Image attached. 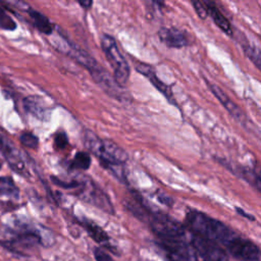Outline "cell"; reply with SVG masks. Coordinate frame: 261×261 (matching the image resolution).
<instances>
[{"instance_id":"obj_1","label":"cell","mask_w":261,"mask_h":261,"mask_svg":"<svg viewBox=\"0 0 261 261\" xmlns=\"http://www.w3.org/2000/svg\"><path fill=\"white\" fill-rule=\"evenodd\" d=\"M185 226L190 232L210 240L224 248L238 236L236 231L220 220L197 210H189L187 212Z\"/></svg>"},{"instance_id":"obj_2","label":"cell","mask_w":261,"mask_h":261,"mask_svg":"<svg viewBox=\"0 0 261 261\" xmlns=\"http://www.w3.org/2000/svg\"><path fill=\"white\" fill-rule=\"evenodd\" d=\"M83 143L100 160L104 168L111 165H123L128 159L127 153L116 143L109 139H101L90 129L84 132Z\"/></svg>"},{"instance_id":"obj_3","label":"cell","mask_w":261,"mask_h":261,"mask_svg":"<svg viewBox=\"0 0 261 261\" xmlns=\"http://www.w3.org/2000/svg\"><path fill=\"white\" fill-rule=\"evenodd\" d=\"M101 48L113 70V80L120 88L124 87L129 79V65L120 52L115 39L107 34L101 37Z\"/></svg>"},{"instance_id":"obj_4","label":"cell","mask_w":261,"mask_h":261,"mask_svg":"<svg viewBox=\"0 0 261 261\" xmlns=\"http://www.w3.org/2000/svg\"><path fill=\"white\" fill-rule=\"evenodd\" d=\"M80 185L74 194L83 201L98 207L109 214L114 213L113 206L108 196L88 176L79 177Z\"/></svg>"},{"instance_id":"obj_5","label":"cell","mask_w":261,"mask_h":261,"mask_svg":"<svg viewBox=\"0 0 261 261\" xmlns=\"http://www.w3.org/2000/svg\"><path fill=\"white\" fill-rule=\"evenodd\" d=\"M156 244L167 261H197V255L188 239H157Z\"/></svg>"},{"instance_id":"obj_6","label":"cell","mask_w":261,"mask_h":261,"mask_svg":"<svg viewBox=\"0 0 261 261\" xmlns=\"http://www.w3.org/2000/svg\"><path fill=\"white\" fill-rule=\"evenodd\" d=\"M207 85L210 89V91L214 94V96L217 98V100L223 105V107L229 112V114L244 127L247 128L249 130H252L253 133H256L257 135H259V129L258 127L248 118V116L246 115V113L243 112V110L237 105L234 104L230 98L225 94V92L218 87L217 85L213 84V83H209L207 82Z\"/></svg>"},{"instance_id":"obj_7","label":"cell","mask_w":261,"mask_h":261,"mask_svg":"<svg viewBox=\"0 0 261 261\" xmlns=\"http://www.w3.org/2000/svg\"><path fill=\"white\" fill-rule=\"evenodd\" d=\"M0 152L6 160L9 167L17 174L30 177V173L25 167V162L20 151L9 140V138L0 128Z\"/></svg>"},{"instance_id":"obj_8","label":"cell","mask_w":261,"mask_h":261,"mask_svg":"<svg viewBox=\"0 0 261 261\" xmlns=\"http://www.w3.org/2000/svg\"><path fill=\"white\" fill-rule=\"evenodd\" d=\"M190 244L197 256L203 261H223L225 251L216 243L190 232Z\"/></svg>"},{"instance_id":"obj_9","label":"cell","mask_w":261,"mask_h":261,"mask_svg":"<svg viewBox=\"0 0 261 261\" xmlns=\"http://www.w3.org/2000/svg\"><path fill=\"white\" fill-rule=\"evenodd\" d=\"M225 249L236 258L244 261H259L260 260V250L259 247L241 236H237L232 241H230Z\"/></svg>"},{"instance_id":"obj_10","label":"cell","mask_w":261,"mask_h":261,"mask_svg":"<svg viewBox=\"0 0 261 261\" xmlns=\"http://www.w3.org/2000/svg\"><path fill=\"white\" fill-rule=\"evenodd\" d=\"M158 37L168 48H182L190 45V40L187 34L177 28H161L158 31Z\"/></svg>"},{"instance_id":"obj_11","label":"cell","mask_w":261,"mask_h":261,"mask_svg":"<svg viewBox=\"0 0 261 261\" xmlns=\"http://www.w3.org/2000/svg\"><path fill=\"white\" fill-rule=\"evenodd\" d=\"M136 70L138 72H140L141 74H143L145 77H147L150 83L161 93L165 96V98L172 104L176 105L174 99H173V95H172V92H171V89L169 88V86H167L166 84H164L156 74V71L154 70V68L149 65V64H146V63H138L136 65Z\"/></svg>"},{"instance_id":"obj_12","label":"cell","mask_w":261,"mask_h":261,"mask_svg":"<svg viewBox=\"0 0 261 261\" xmlns=\"http://www.w3.org/2000/svg\"><path fill=\"white\" fill-rule=\"evenodd\" d=\"M25 112L42 121H47L50 117V109L45 101L39 96H28L22 100Z\"/></svg>"},{"instance_id":"obj_13","label":"cell","mask_w":261,"mask_h":261,"mask_svg":"<svg viewBox=\"0 0 261 261\" xmlns=\"http://www.w3.org/2000/svg\"><path fill=\"white\" fill-rule=\"evenodd\" d=\"M204 4L207 7L208 15H210L214 21V23L222 30L225 34L232 36V28L228 21V19L223 15V13L215 6L213 2L210 1H204Z\"/></svg>"},{"instance_id":"obj_14","label":"cell","mask_w":261,"mask_h":261,"mask_svg":"<svg viewBox=\"0 0 261 261\" xmlns=\"http://www.w3.org/2000/svg\"><path fill=\"white\" fill-rule=\"evenodd\" d=\"M27 12L29 13V16H30L34 27L39 32H41L42 34H45V35H51L53 33L54 25L51 23V21L49 20V18L46 15H44L40 11H37L33 8H30Z\"/></svg>"},{"instance_id":"obj_15","label":"cell","mask_w":261,"mask_h":261,"mask_svg":"<svg viewBox=\"0 0 261 261\" xmlns=\"http://www.w3.org/2000/svg\"><path fill=\"white\" fill-rule=\"evenodd\" d=\"M79 223L85 228V230L88 232V234L97 243L106 245L109 241V237L99 225L94 223L93 221L83 218L79 220Z\"/></svg>"},{"instance_id":"obj_16","label":"cell","mask_w":261,"mask_h":261,"mask_svg":"<svg viewBox=\"0 0 261 261\" xmlns=\"http://www.w3.org/2000/svg\"><path fill=\"white\" fill-rule=\"evenodd\" d=\"M231 172H234L236 175L246 180L249 185L255 188L258 192H260L261 182H260V175L254 169L246 167V166H237L234 168H229Z\"/></svg>"},{"instance_id":"obj_17","label":"cell","mask_w":261,"mask_h":261,"mask_svg":"<svg viewBox=\"0 0 261 261\" xmlns=\"http://www.w3.org/2000/svg\"><path fill=\"white\" fill-rule=\"evenodd\" d=\"M0 196L12 199L19 198V189L10 176H0Z\"/></svg>"},{"instance_id":"obj_18","label":"cell","mask_w":261,"mask_h":261,"mask_svg":"<svg viewBox=\"0 0 261 261\" xmlns=\"http://www.w3.org/2000/svg\"><path fill=\"white\" fill-rule=\"evenodd\" d=\"M91 165V156L89 153L76 152L73 159L69 163V168L73 170H87Z\"/></svg>"},{"instance_id":"obj_19","label":"cell","mask_w":261,"mask_h":261,"mask_svg":"<svg viewBox=\"0 0 261 261\" xmlns=\"http://www.w3.org/2000/svg\"><path fill=\"white\" fill-rule=\"evenodd\" d=\"M243 48H244V52L245 55L255 64V66L259 69L260 65H261V55H260V50L255 47L252 46L250 44H243Z\"/></svg>"},{"instance_id":"obj_20","label":"cell","mask_w":261,"mask_h":261,"mask_svg":"<svg viewBox=\"0 0 261 261\" xmlns=\"http://www.w3.org/2000/svg\"><path fill=\"white\" fill-rule=\"evenodd\" d=\"M17 24L14 19L7 14V12L0 7V29L5 31H14Z\"/></svg>"},{"instance_id":"obj_21","label":"cell","mask_w":261,"mask_h":261,"mask_svg":"<svg viewBox=\"0 0 261 261\" xmlns=\"http://www.w3.org/2000/svg\"><path fill=\"white\" fill-rule=\"evenodd\" d=\"M19 141L22 146L30 149H37L39 146V139L30 132H24L19 136Z\"/></svg>"},{"instance_id":"obj_22","label":"cell","mask_w":261,"mask_h":261,"mask_svg":"<svg viewBox=\"0 0 261 261\" xmlns=\"http://www.w3.org/2000/svg\"><path fill=\"white\" fill-rule=\"evenodd\" d=\"M68 145V139L67 136L64 132H58L55 136H54V146L56 149L61 150V149H65Z\"/></svg>"},{"instance_id":"obj_23","label":"cell","mask_w":261,"mask_h":261,"mask_svg":"<svg viewBox=\"0 0 261 261\" xmlns=\"http://www.w3.org/2000/svg\"><path fill=\"white\" fill-rule=\"evenodd\" d=\"M194 9L196 11V13L198 14V16L202 19H205L208 16V11H207V7L204 4V2L201 1H193L192 2Z\"/></svg>"},{"instance_id":"obj_24","label":"cell","mask_w":261,"mask_h":261,"mask_svg":"<svg viewBox=\"0 0 261 261\" xmlns=\"http://www.w3.org/2000/svg\"><path fill=\"white\" fill-rule=\"evenodd\" d=\"M94 256L96 261H114L106 251L101 248H96L94 251Z\"/></svg>"},{"instance_id":"obj_25","label":"cell","mask_w":261,"mask_h":261,"mask_svg":"<svg viewBox=\"0 0 261 261\" xmlns=\"http://www.w3.org/2000/svg\"><path fill=\"white\" fill-rule=\"evenodd\" d=\"M82 7H84L85 9H89L91 6H92V4H93V2L92 1H90V0H82V1H79L77 2Z\"/></svg>"},{"instance_id":"obj_26","label":"cell","mask_w":261,"mask_h":261,"mask_svg":"<svg viewBox=\"0 0 261 261\" xmlns=\"http://www.w3.org/2000/svg\"><path fill=\"white\" fill-rule=\"evenodd\" d=\"M236 211H237L239 214H241L242 216L249 218L250 220H255V217H254V216H252V215H250V214H247V213H246L245 211H243L241 208H236Z\"/></svg>"},{"instance_id":"obj_27","label":"cell","mask_w":261,"mask_h":261,"mask_svg":"<svg viewBox=\"0 0 261 261\" xmlns=\"http://www.w3.org/2000/svg\"><path fill=\"white\" fill-rule=\"evenodd\" d=\"M0 169H1V164H0Z\"/></svg>"}]
</instances>
